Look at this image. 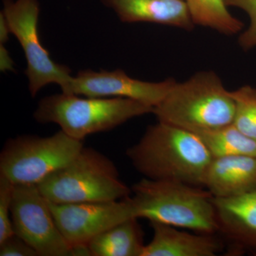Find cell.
<instances>
[{"label":"cell","mask_w":256,"mask_h":256,"mask_svg":"<svg viewBox=\"0 0 256 256\" xmlns=\"http://www.w3.org/2000/svg\"><path fill=\"white\" fill-rule=\"evenodd\" d=\"M203 186L212 196L218 198L256 191V156L213 158L207 169Z\"/></svg>","instance_id":"12"},{"label":"cell","mask_w":256,"mask_h":256,"mask_svg":"<svg viewBox=\"0 0 256 256\" xmlns=\"http://www.w3.org/2000/svg\"><path fill=\"white\" fill-rule=\"evenodd\" d=\"M10 34L12 33L10 31L9 24L2 12L0 14V43L1 44H4L6 42H8Z\"/></svg>","instance_id":"23"},{"label":"cell","mask_w":256,"mask_h":256,"mask_svg":"<svg viewBox=\"0 0 256 256\" xmlns=\"http://www.w3.org/2000/svg\"><path fill=\"white\" fill-rule=\"evenodd\" d=\"M14 63L10 56V52L5 48L4 44L0 46V70L2 72L14 70Z\"/></svg>","instance_id":"22"},{"label":"cell","mask_w":256,"mask_h":256,"mask_svg":"<svg viewBox=\"0 0 256 256\" xmlns=\"http://www.w3.org/2000/svg\"><path fill=\"white\" fill-rule=\"evenodd\" d=\"M150 222L154 234L144 246L142 256H214L220 252V242L210 234L196 235L168 224Z\"/></svg>","instance_id":"14"},{"label":"cell","mask_w":256,"mask_h":256,"mask_svg":"<svg viewBox=\"0 0 256 256\" xmlns=\"http://www.w3.org/2000/svg\"><path fill=\"white\" fill-rule=\"evenodd\" d=\"M11 216L14 234L38 256H72V246L60 232L50 202L37 185H14Z\"/></svg>","instance_id":"8"},{"label":"cell","mask_w":256,"mask_h":256,"mask_svg":"<svg viewBox=\"0 0 256 256\" xmlns=\"http://www.w3.org/2000/svg\"><path fill=\"white\" fill-rule=\"evenodd\" d=\"M194 25L212 28L226 36L242 32L244 23L228 11L225 0H184Z\"/></svg>","instance_id":"16"},{"label":"cell","mask_w":256,"mask_h":256,"mask_svg":"<svg viewBox=\"0 0 256 256\" xmlns=\"http://www.w3.org/2000/svg\"><path fill=\"white\" fill-rule=\"evenodd\" d=\"M2 13L10 31L18 38L26 57L25 74L32 96L50 84L60 86L62 92L72 80V70L56 63L50 52L42 46L38 31L40 3L38 0H3Z\"/></svg>","instance_id":"7"},{"label":"cell","mask_w":256,"mask_h":256,"mask_svg":"<svg viewBox=\"0 0 256 256\" xmlns=\"http://www.w3.org/2000/svg\"><path fill=\"white\" fill-rule=\"evenodd\" d=\"M234 112L235 102L220 77L204 70L175 82L152 114L160 122L197 133L232 124Z\"/></svg>","instance_id":"3"},{"label":"cell","mask_w":256,"mask_h":256,"mask_svg":"<svg viewBox=\"0 0 256 256\" xmlns=\"http://www.w3.org/2000/svg\"><path fill=\"white\" fill-rule=\"evenodd\" d=\"M37 186L48 202L57 204L116 201L132 193L110 159L85 146Z\"/></svg>","instance_id":"5"},{"label":"cell","mask_w":256,"mask_h":256,"mask_svg":"<svg viewBox=\"0 0 256 256\" xmlns=\"http://www.w3.org/2000/svg\"><path fill=\"white\" fill-rule=\"evenodd\" d=\"M50 205L57 226L70 246L88 244L114 225L136 218L130 196L116 201L64 204L50 202Z\"/></svg>","instance_id":"9"},{"label":"cell","mask_w":256,"mask_h":256,"mask_svg":"<svg viewBox=\"0 0 256 256\" xmlns=\"http://www.w3.org/2000/svg\"><path fill=\"white\" fill-rule=\"evenodd\" d=\"M1 256H38L36 250L16 234L0 242Z\"/></svg>","instance_id":"21"},{"label":"cell","mask_w":256,"mask_h":256,"mask_svg":"<svg viewBox=\"0 0 256 256\" xmlns=\"http://www.w3.org/2000/svg\"><path fill=\"white\" fill-rule=\"evenodd\" d=\"M122 22H151L192 31L194 28L184 0H100Z\"/></svg>","instance_id":"11"},{"label":"cell","mask_w":256,"mask_h":256,"mask_svg":"<svg viewBox=\"0 0 256 256\" xmlns=\"http://www.w3.org/2000/svg\"><path fill=\"white\" fill-rule=\"evenodd\" d=\"M235 112L233 124L239 131L256 141V88L244 86L230 92Z\"/></svg>","instance_id":"18"},{"label":"cell","mask_w":256,"mask_h":256,"mask_svg":"<svg viewBox=\"0 0 256 256\" xmlns=\"http://www.w3.org/2000/svg\"><path fill=\"white\" fill-rule=\"evenodd\" d=\"M82 141L60 130L50 137L22 136L10 139L0 154V174L14 185L40 184L70 162Z\"/></svg>","instance_id":"6"},{"label":"cell","mask_w":256,"mask_h":256,"mask_svg":"<svg viewBox=\"0 0 256 256\" xmlns=\"http://www.w3.org/2000/svg\"><path fill=\"white\" fill-rule=\"evenodd\" d=\"M228 6L244 10L250 20L248 28L240 34L238 44L242 50H248L256 47V0H225Z\"/></svg>","instance_id":"20"},{"label":"cell","mask_w":256,"mask_h":256,"mask_svg":"<svg viewBox=\"0 0 256 256\" xmlns=\"http://www.w3.org/2000/svg\"><path fill=\"white\" fill-rule=\"evenodd\" d=\"M176 82L168 78L148 82L131 78L124 70H84L79 72L62 92L86 97L126 98L154 108L162 101Z\"/></svg>","instance_id":"10"},{"label":"cell","mask_w":256,"mask_h":256,"mask_svg":"<svg viewBox=\"0 0 256 256\" xmlns=\"http://www.w3.org/2000/svg\"><path fill=\"white\" fill-rule=\"evenodd\" d=\"M213 156H256V141L239 131L233 124L194 133Z\"/></svg>","instance_id":"17"},{"label":"cell","mask_w":256,"mask_h":256,"mask_svg":"<svg viewBox=\"0 0 256 256\" xmlns=\"http://www.w3.org/2000/svg\"><path fill=\"white\" fill-rule=\"evenodd\" d=\"M14 185L0 174V242L14 234L11 210Z\"/></svg>","instance_id":"19"},{"label":"cell","mask_w":256,"mask_h":256,"mask_svg":"<svg viewBox=\"0 0 256 256\" xmlns=\"http://www.w3.org/2000/svg\"><path fill=\"white\" fill-rule=\"evenodd\" d=\"M138 218H128L88 242L92 256H142L144 246Z\"/></svg>","instance_id":"15"},{"label":"cell","mask_w":256,"mask_h":256,"mask_svg":"<svg viewBox=\"0 0 256 256\" xmlns=\"http://www.w3.org/2000/svg\"><path fill=\"white\" fill-rule=\"evenodd\" d=\"M134 216L201 234L218 230L212 194L200 186L144 178L133 185Z\"/></svg>","instance_id":"2"},{"label":"cell","mask_w":256,"mask_h":256,"mask_svg":"<svg viewBox=\"0 0 256 256\" xmlns=\"http://www.w3.org/2000/svg\"><path fill=\"white\" fill-rule=\"evenodd\" d=\"M127 156L146 178L196 186H203L213 159L196 134L160 121L146 129L139 142L128 150Z\"/></svg>","instance_id":"1"},{"label":"cell","mask_w":256,"mask_h":256,"mask_svg":"<svg viewBox=\"0 0 256 256\" xmlns=\"http://www.w3.org/2000/svg\"><path fill=\"white\" fill-rule=\"evenodd\" d=\"M218 230L236 244L256 249V191L230 197H214Z\"/></svg>","instance_id":"13"},{"label":"cell","mask_w":256,"mask_h":256,"mask_svg":"<svg viewBox=\"0 0 256 256\" xmlns=\"http://www.w3.org/2000/svg\"><path fill=\"white\" fill-rule=\"evenodd\" d=\"M153 110L150 106L126 98H80L62 92L42 99L34 117L41 124H57L66 134L82 141Z\"/></svg>","instance_id":"4"}]
</instances>
